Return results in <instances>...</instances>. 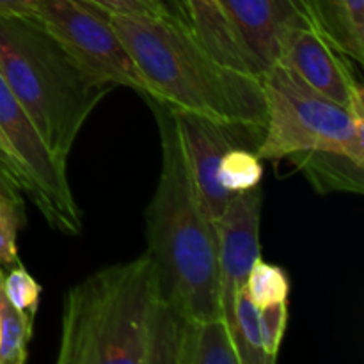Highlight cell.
I'll use <instances>...</instances> for the list:
<instances>
[{
  "instance_id": "1",
  "label": "cell",
  "mask_w": 364,
  "mask_h": 364,
  "mask_svg": "<svg viewBox=\"0 0 364 364\" xmlns=\"http://www.w3.org/2000/svg\"><path fill=\"white\" fill-rule=\"evenodd\" d=\"M185 318L148 255L105 267L64 295L59 364H180Z\"/></svg>"
},
{
  "instance_id": "2",
  "label": "cell",
  "mask_w": 364,
  "mask_h": 364,
  "mask_svg": "<svg viewBox=\"0 0 364 364\" xmlns=\"http://www.w3.org/2000/svg\"><path fill=\"white\" fill-rule=\"evenodd\" d=\"M155 114L162 167L146 212L148 251L155 263L160 294L191 320L223 316L215 223L203 206L181 151L173 110L146 98Z\"/></svg>"
},
{
  "instance_id": "3",
  "label": "cell",
  "mask_w": 364,
  "mask_h": 364,
  "mask_svg": "<svg viewBox=\"0 0 364 364\" xmlns=\"http://www.w3.org/2000/svg\"><path fill=\"white\" fill-rule=\"evenodd\" d=\"M107 16L148 82L153 100L174 110L265 127L262 78L217 60L176 14Z\"/></svg>"
},
{
  "instance_id": "4",
  "label": "cell",
  "mask_w": 364,
  "mask_h": 364,
  "mask_svg": "<svg viewBox=\"0 0 364 364\" xmlns=\"http://www.w3.org/2000/svg\"><path fill=\"white\" fill-rule=\"evenodd\" d=\"M0 75L63 164L114 89L85 73L36 16H0Z\"/></svg>"
},
{
  "instance_id": "5",
  "label": "cell",
  "mask_w": 364,
  "mask_h": 364,
  "mask_svg": "<svg viewBox=\"0 0 364 364\" xmlns=\"http://www.w3.org/2000/svg\"><path fill=\"white\" fill-rule=\"evenodd\" d=\"M265 134L259 160H284L301 151H338L364 162V114L309 87L284 64L262 73Z\"/></svg>"
},
{
  "instance_id": "6",
  "label": "cell",
  "mask_w": 364,
  "mask_h": 364,
  "mask_svg": "<svg viewBox=\"0 0 364 364\" xmlns=\"http://www.w3.org/2000/svg\"><path fill=\"white\" fill-rule=\"evenodd\" d=\"M36 18L95 80L153 98L148 82L103 11L82 0H38Z\"/></svg>"
},
{
  "instance_id": "7",
  "label": "cell",
  "mask_w": 364,
  "mask_h": 364,
  "mask_svg": "<svg viewBox=\"0 0 364 364\" xmlns=\"http://www.w3.org/2000/svg\"><path fill=\"white\" fill-rule=\"evenodd\" d=\"M0 130L31 180V201L48 226L66 235L82 233V213L68 181L66 164L50 151L36 124L0 75Z\"/></svg>"
},
{
  "instance_id": "8",
  "label": "cell",
  "mask_w": 364,
  "mask_h": 364,
  "mask_svg": "<svg viewBox=\"0 0 364 364\" xmlns=\"http://www.w3.org/2000/svg\"><path fill=\"white\" fill-rule=\"evenodd\" d=\"M171 110L199 199L215 223L233 196L228 194L217 181L220 160L233 148L252 149L256 153L263 141L265 127L215 119L188 110Z\"/></svg>"
},
{
  "instance_id": "9",
  "label": "cell",
  "mask_w": 364,
  "mask_h": 364,
  "mask_svg": "<svg viewBox=\"0 0 364 364\" xmlns=\"http://www.w3.org/2000/svg\"><path fill=\"white\" fill-rule=\"evenodd\" d=\"M259 188L233 194L215 220L217 259H219L220 311L230 331L235 323L237 297L244 288L252 265L262 258L259 223H262Z\"/></svg>"
},
{
  "instance_id": "10",
  "label": "cell",
  "mask_w": 364,
  "mask_h": 364,
  "mask_svg": "<svg viewBox=\"0 0 364 364\" xmlns=\"http://www.w3.org/2000/svg\"><path fill=\"white\" fill-rule=\"evenodd\" d=\"M242 39L263 71L279 63L297 31L318 32L313 0H223Z\"/></svg>"
},
{
  "instance_id": "11",
  "label": "cell",
  "mask_w": 364,
  "mask_h": 364,
  "mask_svg": "<svg viewBox=\"0 0 364 364\" xmlns=\"http://www.w3.org/2000/svg\"><path fill=\"white\" fill-rule=\"evenodd\" d=\"M281 64L290 68L309 87L333 102L364 114V91L348 66L347 57L338 52L320 32L304 28L288 39Z\"/></svg>"
},
{
  "instance_id": "12",
  "label": "cell",
  "mask_w": 364,
  "mask_h": 364,
  "mask_svg": "<svg viewBox=\"0 0 364 364\" xmlns=\"http://www.w3.org/2000/svg\"><path fill=\"white\" fill-rule=\"evenodd\" d=\"M194 38L226 66L262 77L263 68L242 39L223 0H171Z\"/></svg>"
},
{
  "instance_id": "13",
  "label": "cell",
  "mask_w": 364,
  "mask_h": 364,
  "mask_svg": "<svg viewBox=\"0 0 364 364\" xmlns=\"http://www.w3.org/2000/svg\"><path fill=\"white\" fill-rule=\"evenodd\" d=\"M295 169L301 171L320 194L350 192L363 194L364 162L338 151H301L288 155Z\"/></svg>"
},
{
  "instance_id": "14",
  "label": "cell",
  "mask_w": 364,
  "mask_h": 364,
  "mask_svg": "<svg viewBox=\"0 0 364 364\" xmlns=\"http://www.w3.org/2000/svg\"><path fill=\"white\" fill-rule=\"evenodd\" d=\"M318 32L345 57L364 60V0H313Z\"/></svg>"
},
{
  "instance_id": "15",
  "label": "cell",
  "mask_w": 364,
  "mask_h": 364,
  "mask_svg": "<svg viewBox=\"0 0 364 364\" xmlns=\"http://www.w3.org/2000/svg\"><path fill=\"white\" fill-rule=\"evenodd\" d=\"M180 364H240L224 316L187 320L181 340Z\"/></svg>"
},
{
  "instance_id": "16",
  "label": "cell",
  "mask_w": 364,
  "mask_h": 364,
  "mask_svg": "<svg viewBox=\"0 0 364 364\" xmlns=\"http://www.w3.org/2000/svg\"><path fill=\"white\" fill-rule=\"evenodd\" d=\"M4 269H0V364H23L28 359L34 316L18 311L4 291Z\"/></svg>"
},
{
  "instance_id": "17",
  "label": "cell",
  "mask_w": 364,
  "mask_h": 364,
  "mask_svg": "<svg viewBox=\"0 0 364 364\" xmlns=\"http://www.w3.org/2000/svg\"><path fill=\"white\" fill-rule=\"evenodd\" d=\"M231 336H233L240 364H272L265 355V352H263L258 308L249 301L244 288H242L237 297Z\"/></svg>"
},
{
  "instance_id": "18",
  "label": "cell",
  "mask_w": 364,
  "mask_h": 364,
  "mask_svg": "<svg viewBox=\"0 0 364 364\" xmlns=\"http://www.w3.org/2000/svg\"><path fill=\"white\" fill-rule=\"evenodd\" d=\"M290 290L291 283L288 274L281 267L263 262L262 258L252 265L244 284L245 295L258 309L287 302Z\"/></svg>"
},
{
  "instance_id": "19",
  "label": "cell",
  "mask_w": 364,
  "mask_h": 364,
  "mask_svg": "<svg viewBox=\"0 0 364 364\" xmlns=\"http://www.w3.org/2000/svg\"><path fill=\"white\" fill-rule=\"evenodd\" d=\"M263 178L262 160L252 149L233 148L223 156L217 169V181L228 194L251 191Z\"/></svg>"
},
{
  "instance_id": "20",
  "label": "cell",
  "mask_w": 364,
  "mask_h": 364,
  "mask_svg": "<svg viewBox=\"0 0 364 364\" xmlns=\"http://www.w3.org/2000/svg\"><path fill=\"white\" fill-rule=\"evenodd\" d=\"M23 224V205L20 192L0 183V269H7L18 259L16 237Z\"/></svg>"
},
{
  "instance_id": "21",
  "label": "cell",
  "mask_w": 364,
  "mask_h": 364,
  "mask_svg": "<svg viewBox=\"0 0 364 364\" xmlns=\"http://www.w3.org/2000/svg\"><path fill=\"white\" fill-rule=\"evenodd\" d=\"M4 291L6 297L9 299L11 304L18 311L25 313L28 316L38 315L39 301H41V284L32 277V274L25 269L23 263L18 259L16 263L4 269Z\"/></svg>"
},
{
  "instance_id": "22",
  "label": "cell",
  "mask_w": 364,
  "mask_h": 364,
  "mask_svg": "<svg viewBox=\"0 0 364 364\" xmlns=\"http://www.w3.org/2000/svg\"><path fill=\"white\" fill-rule=\"evenodd\" d=\"M259 333H262L263 352L270 363L277 361L281 345H283L284 333L288 326V301L279 304L269 306V308L258 309Z\"/></svg>"
},
{
  "instance_id": "23",
  "label": "cell",
  "mask_w": 364,
  "mask_h": 364,
  "mask_svg": "<svg viewBox=\"0 0 364 364\" xmlns=\"http://www.w3.org/2000/svg\"><path fill=\"white\" fill-rule=\"evenodd\" d=\"M105 14L119 16H151L164 18L173 14L164 0H82Z\"/></svg>"
},
{
  "instance_id": "24",
  "label": "cell",
  "mask_w": 364,
  "mask_h": 364,
  "mask_svg": "<svg viewBox=\"0 0 364 364\" xmlns=\"http://www.w3.org/2000/svg\"><path fill=\"white\" fill-rule=\"evenodd\" d=\"M0 183L31 198L32 187L27 171L14 153V149L11 148L9 141L2 134V130H0Z\"/></svg>"
},
{
  "instance_id": "25",
  "label": "cell",
  "mask_w": 364,
  "mask_h": 364,
  "mask_svg": "<svg viewBox=\"0 0 364 364\" xmlns=\"http://www.w3.org/2000/svg\"><path fill=\"white\" fill-rule=\"evenodd\" d=\"M38 0H0V16H36Z\"/></svg>"
}]
</instances>
